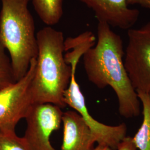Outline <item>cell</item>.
Segmentation results:
<instances>
[{"label":"cell","instance_id":"obj_14","mask_svg":"<svg viewBox=\"0 0 150 150\" xmlns=\"http://www.w3.org/2000/svg\"><path fill=\"white\" fill-rule=\"evenodd\" d=\"M117 150H137V149L132 141V137L126 136L120 142Z\"/></svg>","mask_w":150,"mask_h":150},{"label":"cell","instance_id":"obj_5","mask_svg":"<svg viewBox=\"0 0 150 150\" xmlns=\"http://www.w3.org/2000/svg\"><path fill=\"white\" fill-rule=\"evenodd\" d=\"M78 62L70 63L72 75L69 87L64 93V102L79 113L90 129L98 145L105 146L111 150H117L120 142L126 137L127 127L125 123L117 126H109L101 123L93 118L86 107L85 97L75 77L76 68Z\"/></svg>","mask_w":150,"mask_h":150},{"label":"cell","instance_id":"obj_17","mask_svg":"<svg viewBox=\"0 0 150 150\" xmlns=\"http://www.w3.org/2000/svg\"><path fill=\"white\" fill-rule=\"evenodd\" d=\"M28 1H30H30H31V0H28Z\"/></svg>","mask_w":150,"mask_h":150},{"label":"cell","instance_id":"obj_12","mask_svg":"<svg viewBox=\"0 0 150 150\" xmlns=\"http://www.w3.org/2000/svg\"><path fill=\"white\" fill-rule=\"evenodd\" d=\"M0 39V91L16 82L11 59Z\"/></svg>","mask_w":150,"mask_h":150},{"label":"cell","instance_id":"obj_3","mask_svg":"<svg viewBox=\"0 0 150 150\" xmlns=\"http://www.w3.org/2000/svg\"><path fill=\"white\" fill-rule=\"evenodd\" d=\"M0 39L8 51L16 81L27 74L38 46L28 0H0Z\"/></svg>","mask_w":150,"mask_h":150},{"label":"cell","instance_id":"obj_9","mask_svg":"<svg viewBox=\"0 0 150 150\" xmlns=\"http://www.w3.org/2000/svg\"><path fill=\"white\" fill-rule=\"evenodd\" d=\"M63 142L61 150H92L96 142L91 130L79 113H63Z\"/></svg>","mask_w":150,"mask_h":150},{"label":"cell","instance_id":"obj_18","mask_svg":"<svg viewBox=\"0 0 150 150\" xmlns=\"http://www.w3.org/2000/svg\"><path fill=\"white\" fill-rule=\"evenodd\" d=\"M149 94H150V92L149 93Z\"/></svg>","mask_w":150,"mask_h":150},{"label":"cell","instance_id":"obj_8","mask_svg":"<svg viewBox=\"0 0 150 150\" xmlns=\"http://www.w3.org/2000/svg\"><path fill=\"white\" fill-rule=\"evenodd\" d=\"M93 11L98 22L111 27L129 30L137 21L139 10L129 7L127 0H79Z\"/></svg>","mask_w":150,"mask_h":150},{"label":"cell","instance_id":"obj_16","mask_svg":"<svg viewBox=\"0 0 150 150\" xmlns=\"http://www.w3.org/2000/svg\"><path fill=\"white\" fill-rule=\"evenodd\" d=\"M92 150H111L109 147L102 145H97L96 148H94Z\"/></svg>","mask_w":150,"mask_h":150},{"label":"cell","instance_id":"obj_6","mask_svg":"<svg viewBox=\"0 0 150 150\" xmlns=\"http://www.w3.org/2000/svg\"><path fill=\"white\" fill-rule=\"evenodd\" d=\"M36 63V59H32L23 77L0 91V129L15 130L18 122L26 117L33 105L31 85Z\"/></svg>","mask_w":150,"mask_h":150},{"label":"cell","instance_id":"obj_10","mask_svg":"<svg viewBox=\"0 0 150 150\" xmlns=\"http://www.w3.org/2000/svg\"><path fill=\"white\" fill-rule=\"evenodd\" d=\"M137 93L142 106L143 121L132 139L137 150H150V94L141 92Z\"/></svg>","mask_w":150,"mask_h":150},{"label":"cell","instance_id":"obj_7","mask_svg":"<svg viewBox=\"0 0 150 150\" xmlns=\"http://www.w3.org/2000/svg\"><path fill=\"white\" fill-rule=\"evenodd\" d=\"M64 112L51 103L33 104L25 117L24 139L30 150H56L50 142L52 132L59 129Z\"/></svg>","mask_w":150,"mask_h":150},{"label":"cell","instance_id":"obj_15","mask_svg":"<svg viewBox=\"0 0 150 150\" xmlns=\"http://www.w3.org/2000/svg\"><path fill=\"white\" fill-rule=\"evenodd\" d=\"M127 3L129 5H137L150 9V0H127Z\"/></svg>","mask_w":150,"mask_h":150},{"label":"cell","instance_id":"obj_11","mask_svg":"<svg viewBox=\"0 0 150 150\" xmlns=\"http://www.w3.org/2000/svg\"><path fill=\"white\" fill-rule=\"evenodd\" d=\"M40 20L47 26L59 22L63 15V0H31Z\"/></svg>","mask_w":150,"mask_h":150},{"label":"cell","instance_id":"obj_2","mask_svg":"<svg viewBox=\"0 0 150 150\" xmlns=\"http://www.w3.org/2000/svg\"><path fill=\"white\" fill-rule=\"evenodd\" d=\"M36 38L37 63L31 85L32 103L64 108V93L70 84L72 68L64 59L63 33L47 26L38 31Z\"/></svg>","mask_w":150,"mask_h":150},{"label":"cell","instance_id":"obj_4","mask_svg":"<svg viewBox=\"0 0 150 150\" xmlns=\"http://www.w3.org/2000/svg\"><path fill=\"white\" fill-rule=\"evenodd\" d=\"M124 63L136 92H150V21L127 32Z\"/></svg>","mask_w":150,"mask_h":150},{"label":"cell","instance_id":"obj_13","mask_svg":"<svg viewBox=\"0 0 150 150\" xmlns=\"http://www.w3.org/2000/svg\"><path fill=\"white\" fill-rule=\"evenodd\" d=\"M0 150H30L24 137H20L15 130L0 129Z\"/></svg>","mask_w":150,"mask_h":150},{"label":"cell","instance_id":"obj_1","mask_svg":"<svg viewBox=\"0 0 150 150\" xmlns=\"http://www.w3.org/2000/svg\"><path fill=\"white\" fill-rule=\"evenodd\" d=\"M124 55L120 36L106 23L98 22L96 44L83 55L86 75L99 88L111 87L117 98L120 115L130 118L139 115L141 103L126 69Z\"/></svg>","mask_w":150,"mask_h":150}]
</instances>
